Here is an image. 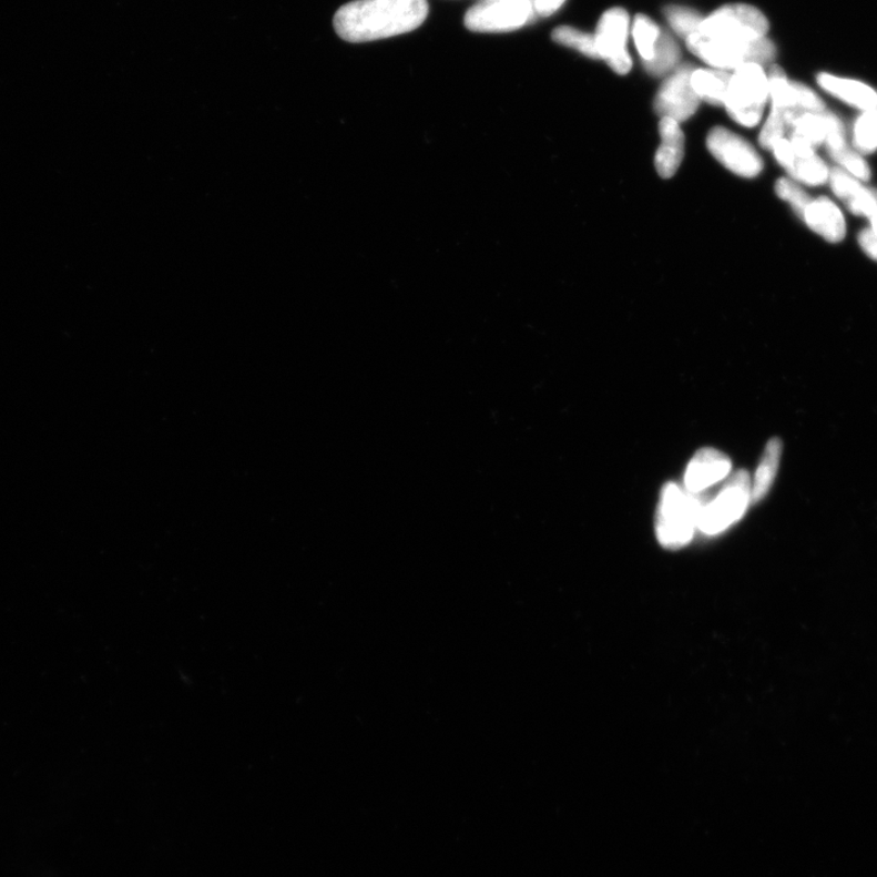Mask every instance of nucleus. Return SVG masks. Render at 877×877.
<instances>
[{"mask_svg":"<svg viewBox=\"0 0 877 877\" xmlns=\"http://www.w3.org/2000/svg\"><path fill=\"white\" fill-rule=\"evenodd\" d=\"M732 72L716 69H695L691 84L700 101L714 106L724 105Z\"/></svg>","mask_w":877,"mask_h":877,"instance_id":"obj_18","label":"nucleus"},{"mask_svg":"<svg viewBox=\"0 0 877 877\" xmlns=\"http://www.w3.org/2000/svg\"><path fill=\"white\" fill-rule=\"evenodd\" d=\"M869 221H870V230L877 236V190H876V208H875L874 214L869 217Z\"/></svg>","mask_w":877,"mask_h":877,"instance_id":"obj_29","label":"nucleus"},{"mask_svg":"<svg viewBox=\"0 0 877 877\" xmlns=\"http://www.w3.org/2000/svg\"><path fill=\"white\" fill-rule=\"evenodd\" d=\"M564 3L565 0H533L534 16L539 18H549Z\"/></svg>","mask_w":877,"mask_h":877,"instance_id":"obj_28","label":"nucleus"},{"mask_svg":"<svg viewBox=\"0 0 877 877\" xmlns=\"http://www.w3.org/2000/svg\"><path fill=\"white\" fill-rule=\"evenodd\" d=\"M632 33L641 60H651L661 34L657 23L644 14H639L635 17Z\"/></svg>","mask_w":877,"mask_h":877,"instance_id":"obj_23","label":"nucleus"},{"mask_svg":"<svg viewBox=\"0 0 877 877\" xmlns=\"http://www.w3.org/2000/svg\"><path fill=\"white\" fill-rule=\"evenodd\" d=\"M691 53L711 68L734 71L745 64L768 67L776 58V47L767 37L753 42H733L708 39L698 32L685 41Z\"/></svg>","mask_w":877,"mask_h":877,"instance_id":"obj_3","label":"nucleus"},{"mask_svg":"<svg viewBox=\"0 0 877 877\" xmlns=\"http://www.w3.org/2000/svg\"><path fill=\"white\" fill-rule=\"evenodd\" d=\"M768 31V19L759 9L748 4H727L704 18L697 32L714 40L753 42L767 37Z\"/></svg>","mask_w":877,"mask_h":877,"instance_id":"obj_5","label":"nucleus"},{"mask_svg":"<svg viewBox=\"0 0 877 877\" xmlns=\"http://www.w3.org/2000/svg\"><path fill=\"white\" fill-rule=\"evenodd\" d=\"M751 478L746 471L736 472L712 501H703L697 528L702 533L716 536L741 520L751 503Z\"/></svg>","mask_w":877,"mask_h":877,"instance_id":"obj_6","label":"nucleus"},{"mask_svg":"<svg viewBox=\"0 0 877 877\" xmlns=\"http://www.w3.org/2000/svg\"><path fill=\"white\" fill-rule=\"evenodd\" d=\"M829 183L834 194L851 214L869 220L876 208L875 188H868L842 167H834L830 171Z\"/></svg>","mask_w":877,"mask_h":877,"instance_id":"obj_13","label":"nucleus"},{"mask_svg":"<svg viewBox=\"0 0 877 877\" xmlns=\"http://www.w3.org/2000/svg\"><path fill=\"white\" fill-rule=\"evenodd\" d=\"M824 144L838 167L861 182L870 180L871 171L868 163L855 147L848 145L845 125L842 119L833 113L829 120V133Z\"/></svg>","mask_w":877,"mask_h":877,"instance_id":"obj_12","label":"nucleus"},{"mask_svg":"<svg viewBox=\"0 0 877 877\" xmlns=\"http://www.w3.org/2000/svg\"><path fill=\"white\" fill-rule=\"evenodd\" d=\"M776 195L793 206L796 215L803 220L812 197L793 179H781L775 183Z\"/></svg>","mask_w":877,"mask_h":877,"instance_id":"obj_26","label":"nucleus"},{"mask_svg":"<svg viewBox=\"0 0 877 877\" xmlns=\"http://www.w3.org/2000/svg\"><path fill=\"white\" fill-rule=\"evenodd\" d=\"M551 37L553 42L558 44L575 49L579 53L591 59H600L594 34L585 33L570 27H560L553 30Z\"/></svg>","mask_w":877,"mask_h":877,"instance_id":"obj_24","label":"nucleus"},{"mask_svg":"<svg viewBox=\"0 0 877 877\" xmlns=\"http://www.w3.org/2000/svg\"><path fill=\"white\" fill-rule=\"evenodd\" d=\"M707 147L724 167L737 176L755 179L763 171V160L755 147L725 128H715L710 132Z\"/></svg>","mask_w":877,"mask_h":877,"instance_id":"obj_9","label":"nucleus"},{"mask_svg":"<svg viewBox=\"0 0 877 877\" xmlns=\"http://www.w3.org/2000/svg\"><path fill=\"white\" fill-rule=\"evenodd\" d=\"M783 452V442L781 439L774 438L768 441L765 447L762 462L757 469L755 480H753L751 488V503H757L767 497L775 477L777 469H779Z\"/></svg>","mask_w":877,"mask_h":877,"instance_id":"obj_19","label":"nucleus"},{"mask_svg":"<svg viewBox=\"0 0 877 877\" xmlns=\"http://www.w3.org/2000/svg\"><path fill=\"white\" fill-rule=\"evenodd\" d=\"M428 11L427 0H354L336 12L333 24L344 41L374 42L415 31Z\"/></svg>","mask_w":877,"mask_h":877,"instance_id":"obj_1","label":"nucleus"},{"mask_svg":"<svg viewBox=\"0 0 877 877\" xmlns=\"http://www.w3.org/2000/svg\"><path fill=\"white\" fill-rule=\"evenodd\" d=\"M858 242L860 248L864 253H866L873 261L877 262V236L870 230L866 228L859 233Z\"/></svg>","mask_w":877,"mask_h":877,"instance_id":"obj_27","label":"nucleus"},{"mask_svg":"<svg viewBox=\"0 0 877 877\" xmlns=\"http://www.w3.org/2000/svg\"><path fill=\"white\" fill-rule=\"evenodd\" d=\"M732 472V461L726 455L715 449H701L687 466L685 489L691 493H700L720 483Z\"/></svg>","mask_w":877,"mask_h":877,"instance_id":"obj_11","label":"nucleus"},{"mask_svg":"<svg viewBox=\"0 0 877 877\" xmlns=\"http://www.w3.org/2000/svg\"><path fill=\"white\" fill-rule=\"evenodd\" d=\"M703 500L675 483L666 485L656 516V533L661 545L682 549L693 540Z\"/></svg>","mask_w":877,"mask_h":877,"instance_id":"obj_2","label":"nucleus"},{"mask_svg":"<svg viewBox=\"0 0 877 877\" xmlns=\"http://www.w3.org/2000/svg\"><path fill=\"white\" fill-rule=\"evenodd\" d=\"M661 145L654 157V166L662 179L669 180L675 176L681 167L684 151L685 137L681 123L673 119L662 118L659 125Z\"/></svg>","mask_w":877,"mask_h":877,"instance_id":"obj_15","label":"nucleus"},{"mask_svg":"<svg viewBox=\"0 0 877 877\" xmlns=\"http://www.w3.org/2000/svg\"><path fill=\"white\" fill-rule=\"evenodd\" d=\"M695 69L691 64L679 65L663 82L654 99V110L661 119L669 118L682 123L695 115L701 102L691 84Z\"/></svg>","mask_w":877,"mask_h":877,"instance_id":"obj_10","label":"nucleus"},{"mask_svg":"<svg viewBox=\"0 0 877 877\" xmlns=\"http://www.w3.org/2000/svg\"><path fill=\"white\" fill-rule=\"evenodd\" d=\"M789 142L793 144L795 157L793 165L787 171L788 176L797 183L812 185V187L829 182L832 170L815 153V147L794 135Z\"/></svg>","mask_w":877,"mask_h":877,"instance_id":"obj_16","label":"nucleus"},{"mask_svg":"<svg viewBox=\"0 0 877 877\" xmlns=\"http://www.w3.org/2000/svg\"><path fill=\"white\" fill-rule=\"evenodd\" d=\"M815 233L826 242L839 243L846 237V220L839 208L829 197L820 196L812 200L806 208L803 220Z\"/></svg>","mask_w":877,"mask_h":877,"instance_id":"obj_14","label":"nucleus"},{"mask_svg":"<svg viewBox=\"0 0 877 877\" xmlns=\"http://www.w3.org/2000/svg\"><path fill=\"white\" fill-rule=\"evenodd\" d=\"M818 83L827 93L861 111L873 110L877 105V92L866 83L825 72L818 77Z\"/></svg>","mask_w":877,"mask_h":877,"instance_id":"obj_17","label":"nucleus"},{"mask_svg":"<svg viewBox=\"0 0 877 877\" xmlns=\"http://www.w3.org/2000/svg\"><path fill=\"white\" fill-rule=\"evenodd\" d=\"M769 98L767 73L757 64H745L732 71L724 106L738 125L756 128Z\"/></svg>","mask_w":877,"mask_h":877,"instance_id":"obj_4","label":"nucleus"},{"mask_svg":"<svg viewBox=\"0 0 877 877\" xmlns=\"http://www.w3.org/2000/svg\"><path fill=\"white\" fill-rule=\"evenodd\" d=\"M854 147L860 154L877 151V109L863 111L854 125Z\"/></svg>","mask_w":877,"mask_h":877,"instance_id":"obj_22","label":"nucleus"},{"mask_svg":"<svg viewBox=\"0 0 877 877\" xmlns=\"http://www.w3.org/2000/svg\"><path fill=\"white\" fill-rule=\"evenodd\" d=\"M534 19L533 0H481L466 12L465 27L478 33H502Z\"/></svg>","mask_w":877,"mask_h":877,"instance_id":"obj_7","label":"nucleus"},{"mask_svg":"<svg viewBox=\"0 0 877 877\" xmlns=\"http://www.w3.org/2000/svg\"><path fill=\"white\" fill-rule=\"evenodd\" d=\"M682 51L669 32L661 31L660 39L654 47L653 57L642 61L651 77L662 78L673 72L681 63Z\"/></svg>","mask_w":877,"mask_h":877,"instance_id":"obj_20","label":"nucleus"},{"mask_svg":"<svg viewBox=\"0 0 877 877\" xmlns=\"http://www.w3.org/2000/svg\"><path fill=\"white\" fill-rule=\"evenodd\" d=\"M664 16L670 22L673 31L683 40H687L691 34L700 30L704 18L695 9L670 6L664 8Z\"/></svg>","mask_w":877,"mask_h":877,"instance_id":"obj_25","label":"nucleus"},{"mask_svg":"<svg viewBox=\"0 0 877 877\" xmlns=\"http://www.w3.org/2000/svg\"><path fill=\"white\" fill-rule=\"evenodd\" d=\"M629 30L626 10L612 8L603 12L594 34L600 59L606 60L618 75H626L633 67L632 57L626 51Z\"/></svg>","mask_w":877,"mask_h":877,"instance_id":"obj_8","label":"nucleus"},{"mask_svg":"<svg viewBox=\"0 0 877 877\" xmlns=\"http://www.w3.org/2000/svg\"><path fill=\"white\" fill-rule=\"evenodd\" d=\"M875 109H877V105H876V108H875Z\"/></svg>","mask_w":877,"mask_h":877,"instance_id":"obj_30","label":"nucleus"},{"mask_svg":"<svg viewBox=\"0 0 877 877\" xmlns=\"http://www.w3.org/2000/svg\"><path fill=\"white\" fill-rule=\"evenodd\" d=\"M832 111H823V113H805L799 115L791 129L794 130V137L806 141L813 147H817L825 143L827 133H829V120Z\"/></svg>","mask_w":877,"mask_h":877,"instance_id":"obj_21","label":"nucleus"}]
</instances>
